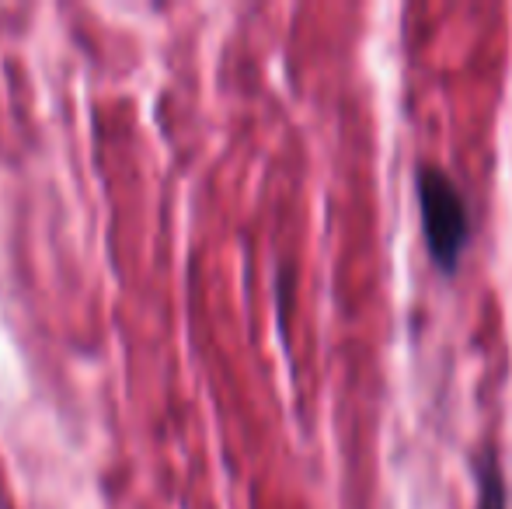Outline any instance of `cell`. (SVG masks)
Returning a JSON list of instances; mask_svg holds the SVG:
<instances>
[{
  "label": "cell",
  "instance_id": "2",
  "mask_svg": "<svg viewBox=\"0 0 512 509\" xmlns=\"http://www.w3.org/2000/svg\"><path fill=\"white\" fill-rule=\"evenodd\" d=\"M478 509H509V485L499 450L488 447L478 457Z\"/></svg>",
  "mask_w": 512,
  "mask_h": 509
},
{
  "label": "cell",
  "instance_id": "1",
  "mask_svg": "<svg viewBox=\"0 0 512 509\" xmlns=\"http://www.w3.org/2000/svg\"><path fill=\"white\" fill-rule=\"evenodd\" d=\"M415 199L418 217H422L425 252L443 276L453 279L460 269V258H464L474 238L471 203L460 192V185L453 182L450 171L432 161L415 164Z\"/></svg>",
  "mask_w": 512,
  "mask_h": 509
}]
</instances>
